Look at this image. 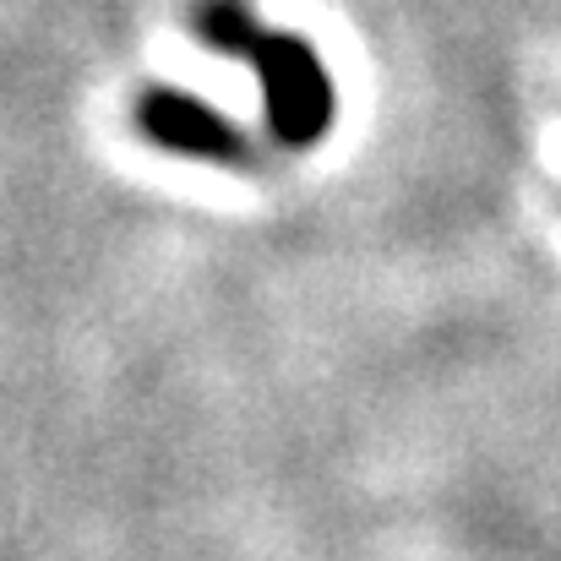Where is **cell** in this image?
Returning a JSON list of instances; mask_svg holds the SVG:
<instances>
[{"label": "cell", "mask_w": 561, "mask_h": 561, "mask_svg": "<svg viewBox=\"0 0 561 561\" xmlns=\"http://www.w3.org/2000/svg\"><path fill=\"white\" fill-rule=\"evenodd\" d=\"M262 82V121L278 148H317L333 126V77L306 33L267 27L256 55L245 60Z\"/></svg>", "instance_id": "obj_1"}, {"label": "cell", "mask_w": 561, "mask_h": 561, "mask_svg": "<svg viewBox=\"0 0 561 561\" xmlns=\"http://www.w3.org/2000/svg\"><path fill=\"white\" fill-rule=\"evenodd\" d=\"M137 131L164 148V153H181V159H207V164H251V142L245 131L218 115L213 104H202L196 93L181 88H148L137 99Z\"/></svg>", "instance_id": "obj_2"}, {"label": "cell", "mask_w": 561, "mask_h": 561, "mask_svg": "<svg viewBox=\"0 0 561 561\" xmlns=\"http://www.w3.org/2000/svg\"><path fill=\"white\" fill-rule=\"evenodd\" d=\"M191 22H196L202 49H213L224 60H251L256 44H262V33H267L245 0H202Z\"/></svg>", "instance_id": "obj_3"}]
</instances>
